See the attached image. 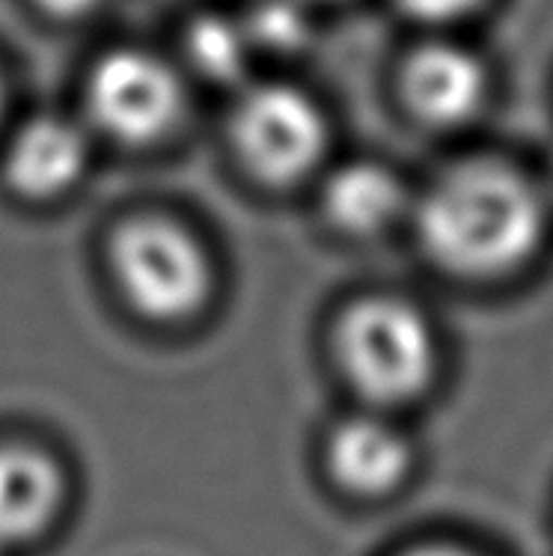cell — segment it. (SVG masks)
I'll list each match as a JSON object with an SVG mask.
<instances>
[{
  "mask_svg": "<svg viewBox=\"0 0 553 556\" xmlns=\"http://www.w3.org/2000/svg\"><path fill=\"white\" fill-rule=\"evenodd\" d=\"M417 34H462L491 7V0H387Z\"/></svg>",
  "mask_w": 553,
  "mask_h": 556,
  "instance_id": "11",
  "label": "cell"
},
{
  "mask_svg": "<svg viewBox=\"0 0 553 556\" xmlns=\"http://www.w3.org/2000/svg\"><path fill=\"white\" fill-rule=\"evenodd\" d=\"M536 173H539L544 200H548V208H551V215H553V147L548 149V155L536 164Z\"/></svg>",
  "mask_w": 553,
  "mask_h": 556,
  "instance_id": "16",
  "label": "cell"
},
{
  "mask_svg": "<svg viewBox=\"0 0 553 556\" xmlns=\"http://www.w3.org/2000/svg\"><path fill=\"white\" fill-rule=\"evenodd\" d=\"M304 7H339V3H349V0H301Z\"/></svg>",
  "mask_w": 553,
  "mask_h": 556,
  "instance_id": "17",
  "label": "cell"
},
{
  "mask_svg": "<svg viewBox=\"0 0 553 556\" xmlns=\"http://www.w3.org/2000/svg\"><path fill=\"white\" fill-rule=\"evenodd\" d=\"M325 352L354 408L411 417L447 378L438 316L402 289H357L339 301L325 328Z\"/></svg>",
  "mask_w": 553,
  "mask_h": 556,
  "instance_id": "2",
  "label": "cell"
},
{
  "mask_svg": "<svg viewBox=\"0 0 553 556\" xmlns=\"http://www.w3.org/2000/svg\"><path fill=\"white\" fill-rule=\"evenodd\" d=\"M405 236L447 283L503 289L539 268L553 215L536 164L500 149H464L419 179Z\"/></svg>",
  "mask_w": 553,
  "mask_h": 556,
  "instance_id": "1",
  "label": "cell"
},
{
  "mask_svg": "<svg viewBox=\"0 0 553 556\" xmlns=\"http://www.w3.org/2000/svg\"><path fill=\"white\" fill-rule=\"evenodd\" d=\"M393 102L423 135L474 131L494 102V68L462 34H417L395 58Z\"/></svg>",
  "mask_w": 553,
  "mask_h": 556,
  "instance_id": "4",
  "label": "cell"
},
{
  "mask_svg": "<svg viewBox=\"0 0 553 556\" xmlns=\"http://www.w3.org/2000/svg\"><path fill=\"white\" fill-rule=\"evenodd\" d=\"M417 182L378 155L334 159L316 182L322 224L349 244H378L407 232Z\"/></svg>",
  "mask_w": 553,
  "mask_h": 556,
  "instance_id": "7",
  "label": "cell"
},
{
  "mask_svg": "<svg viewBox=\"0 0 553 556\" xmlns=\"http://www.w3.org/2000/svg\"><path fill=\"white\" fill-rule=\"evenodd\" d=\"M92 119L125 143H149L169 131L181 114V87L159 58L116 51L90 78Z\"/></svg>",
  "mask_w": 553,
  "mask_h": 556,
  "instance_id": "8",
  "label": "cell"
},
{
  "mask_svg": "<svg viewBox=\"0 0 553 556\" xmlns=\"http://www.w3.org/2000/svg\"><path fill=\"white\" fill-rule=\"evenodd\" d=\"M111 262L128 304L149 318L191 316L212 295V262L200 241L159 217L120 229Z\"/></svg>",
  "mask_w": 553,
  "mask_h": 556,
  "instance_id": "6",
  "label": "cell"
},
{
  "mask_svg": "<svg viewBox=\"0 0 553 556\" xmlns=\"http://www.w3.org/2000/svg\"><path fill=\"white\" fill-rule=\"evenodd\" d=\"M387 556H498L488 547L476 545L470 539L462 535H417V539H407L405 545L393 547Z\"/></svg>",
  "mask_w": 553,
  "mask_h": 556,
  "instance_id": "14",
  "label": "cell"
},
{
  "mask_svg": "<svg viewBox=\"0 0 553 556\" xmlns=\"http://www.w3.org/2000/svg\"><path fill=\"white\" fill-rule=\"evenodd\" d=\"M188 46H191L197 66L212 78H229L241 68L244 39H241L236 27H229L226 22H217V18L200 22L193 27Z\"/></svg>",
  "mask_w": 553,
  "mask_h": 556,
  "instance_id": "12",
  "label": "cell"
},
{
  "mask_svg": "<svg viewBox=\"0 0 553 556\" xmlns=\"http://www.w3.org/2000/svg\"><path fill=\"white\" fill-rule=\"evenodd\" d=\"M318 470L351 506H385L417 482L423 446L407 417L349 405L322 434Z\"/></svg>",
  "mask_w": 553,
  "mask_h": 556,
  "instance_id": "5",
  "label": "cell"
},
{
  "mask_svg": "<svg viewBox=\"0 0 553 556\" xmlns=\"http://www.w3.org/2000/svg\"><path fill=\"white\" fill-rule=\"evenodd\" d=\"M36 3L51 15H84L92 7H99L102 0H36Z\"/></svg>",
  "mask_w": 553,
  "mask_h": 556,
  "instance_id": "15",
  "label": "cell"
},
{
  "mask_svg": "<svg viewBox=\"0 0 553 556\" xmlns=\"http://www.w3.org/2000/svg\"><path fill=\"white\" fill-rule=\"evenodd\" d=\"M87 164V140L63 119H36L12 140L7 173L27 197H54L75 185Z\"/></svg>",
  "mask_w": 553,
  "mask_h": 556,
  "instance_id": "10",
  "label": "cell"
},
{
  "mask_svg": "<svg viewBox=\"0 0 553 556\" xmlns=\"http://www.w3.org/2000/svg\"><path fill=\"white\" fill-rule=\"evenodd\" d=\"M63 482L46 455L24 446L0 450V547L22 545L46 530Z\"/></svg>",
  "mask_w": 553,
  "mask_h": 556,
  "instance_id": "9",
  "label": "cell"
},
{
  "mask_svg": "<svg viewBox=\"0 0 553 556\" xmlns=\"http://www.w3.org/2000/svg\"><path fill=\"white\" fill-rule=\"evenodd\" d=\"M304 3L301 0H274L253 15V36L277 48H292L304 39Z\"/></svg>",
  "mask_w": 553,
  "mask_h": 556,
  "instance_id": "13",
  "label": "cell"
},
{
  "mask_svg": "<svg viewBox=\"0 0 553 556\" xmlns=\"http://www.w3.org/2000/svg\"><path fill=\"white\" fill-rule=\"evenodd\" d=\"M0 111H3V84H0Z\"/></svg>",
  "mask_w": 553,
  "mask_h": 556,
  "instance_id": "18",
  "label": "cell"
},
{
  "mask_svg": "<svg viewBox=\"0 0 553 556\" xmlns=\"http://www.w3.org/2000/svg\"><path fill=\"white\" fill-rule=\"evenodd\" d=\"M241 167L268 188L318 182L334 164V123L325 104L294 84L250 87L232 114Z\"/></svg>",
  "mask_w": 553,
  "mask_h": 556,
  "instance_id": "3",
  "label": "cell"
}]
</instances>
